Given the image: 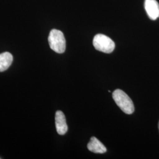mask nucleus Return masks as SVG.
<instances>
[{
  "label": "nucleus",
  "mask_w": 159,
  "mask_h": 159,
  "mask_svg": "<svg viewBox=\"0 0 159 159\" xmlns=\"http://www.w3.org/2000/svg\"><path fill=\"white\" fill-rule=\"evenodd\" d=\"M13 61L11 54L8 52H4L0 54V72L7 70L10 67Z\"/></svg>",
  "instance_id": "0eeeda50"
},
{
  "label": "nucleus",
  "mask_w": 159,
  "mask_h": 159,
  "mask_svg": "<svg viewBox=\"0 0 159 159\" xmlns=\"http://www.w3.org/2000/svg\"><path fill=\"white\" fill-rule=\"evenodd\" d=\"M113 98L116 104L125 113L131 114L134 111L133 102L125 92L117 89L113 93Z\"/></svg>",
  "instance_id": "f257e3e1"
},
{
  "label": "nucleus",
  "mask_w": 159,
  "mask_h": 159,
  "mask_svg": "<svg viewBox=\"0 0 159 159\" xmlns=\"http://www.w3.org/2000/svg\"></svg>",
  "instance_id": "6e6552de"
},
{
  "label": "nucleus",
  "mask_w": 159,
  "mask_h": 159,
  "mask_svg": "<svg viewBox=\"0 0 159 159\" xmlns=\"http://www.w3.org/2000/svg\"><path fill=\"white\" fill-rule=\"evenodd\" d=\"M56 127L57 133L60 135L65 134L68 130L66 117L61 111H57L56 113Z\"/></svg>",
  "instance_id": "39448f33"
},
{
  "label": "nucleus",
  "mask_w": 159,
  "mask_h": 159,
  "mask_svg": "<svg viewBox=\"0 0 159 159\" xmlns=\"http://www.w3.org/2000/svg\"><path fill=\"white\" fill-rule=\"evenodd\" d=\"M87 148L90 152L94 153H104L107 151L106 148L102 143L95 137H91L90 142L87 144Z\"/></svg>",
  "instance_id": "423d86ee"
},
{
  "label": "nucleus",
  "mask_w": 159,
  "mask_h": 159,
  "mask_svg": "<svg viewBox=\"0 0 159 159\" xmlns=\"http://www.w3.org/2000/svg\"><path fill=\"white\" fill-rule=\"evenodd\" d=\"M93 44L97 50L104 53H111L115 48L113 41L104 34H98L95 35Z\"/></svg>",
  "instance_id": "7ed1b4c3"
},
{
  "label": "nucleus",
  "mask_w": 159,
  "mask_h": 159,
  "mask_svg": "<svg viewBox=\"0 0 159 159\" xmlns=\"http://www.w3.org/2000/svg\"><path fill=\"white\" fill-rule=\"evenodd\" d=\"M48 43L51 50L57 53H63L66 48V41L63 33L56 29L52 30L48 36Z\"/></svg>",
  "instance_id": "f03ea898"
},
{
  "label": "nucleus",
  "mask_w": 159,
  "mask_h": 159,
  "mask_svg": "<svg viewBox=\"0 0 159 159\" xmlns=\"http://www.w3.org/2000/svg\"><path fill=\"white\" fill-rule=\"evenodd\" d=\"M144 8L150 19L156 20L159 17V4L156 0H145Z\"/></svg>",
  "instance_id": "20e7f679"
}]
</instances>
